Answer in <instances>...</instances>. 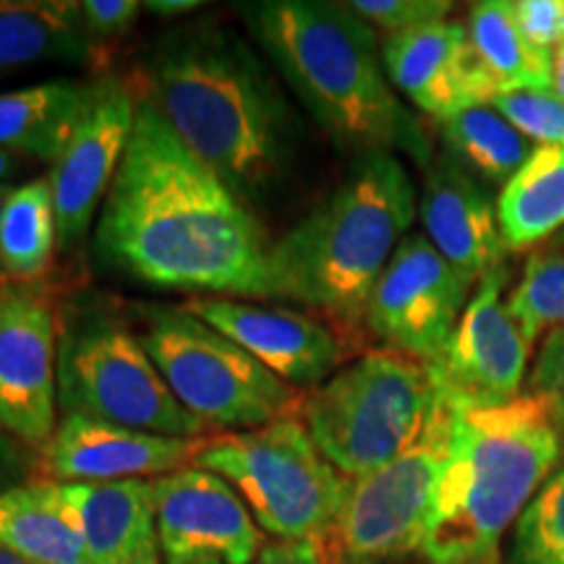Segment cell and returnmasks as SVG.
Segmentation results:
<instances>
[{
  "instance_id": "1",
  "label": "cell",
  "mask_w": 564,
  "mask_h": 564,
  "mask_svg": "<svg viewBox=\"0 0 564 564\" xmlns=\"http://www.w3.org/2000/svg\"><path fill=\"white\" fill-rule=\"evenodd\" d=\"M270 246L257 209L137 95L129 147L97 217L102 262L194 299H264Z\"/></svg>"
},
{
  "instance_id": "2",
  "label": "cell",
  "mask_w": 564,
  "mask_h": 564,
  "mask_svg": "<svg viewBox=\"0 0 564 564\" xmlns=\"http://www.w3.org/2000/svg\"><path fill=\"white\" fill-rule=\"evenodd\" d=\"M137 95L253 209L291 175L301 123L270 63L232 26L204 19L162 34Z\"/></svg>"
},
{
  "instance_id": "3",
  "label": "cell",
  "mask_w": 564,
  "mask_h": 564,
  "mask_svg": "<svg viewBox=\"0 0 564 564\" xmlns=\"http://www.w3.org/2000/svg\"><path fill=\"white\" fill-rule=\"evenodd\" d=\"M236 11L282 82L343 150L403 152L426 171L432 139L394 95L377 32L327 0H246Z\"/></svg>"
},
{
  "instance_id": "4",
  "label": "cell",
  "mask_w": 564,
  "mask_h": 564,
  "mask_svg": "<svg viewBox=\"0 0 564 564\" xmlns=\"http://www.w3.org/2000/svg\"><path fill=\"white\" fill-rule=\"evenodd\" d=\"M415 209V186L398 154H356L327 199L272 241L264 299L301 303L343 322L364 319Z\"/></svg>"
},
{
  "instance_id": "5",
  "label": "cell",
  "mask_w": 564,
  "mask_h": 564,
  "mask_svg": "<svg viewBox=\"0 0 564 564\" xmlns=\"http://www.w3.org/2000/svg\"><path fill=\"white\" fill-rule=\"evenodd\" d=\"M453 444L423 533L429 564H499V541L564 457V434L535 394L455 405Z\"/></svg>"
},
{
  "instance_id": "6",
  "label": "cell",
  "mask_w": 564,
  "mask_h": 564,
  "mask_svg": "<svg viewBox=\"0 0 564 564\" xmlns=\"http://www.w3.org/2000/svg\"><path fill=\"white\" fill-rule=\"evenodd\" d=\"M440 390L429 364L371 350L303 394L299 419L350 481L403 455L432 419Z\"/></svg>"
},
{
  "instance_id": "7",
  "label": "cell",
  "mask_w": 564,
  "mask_h": 564,
  "mask_svg": "<svg viewBox=\"0 0 564 564\" xmlns=\"http://www.w3.org/2000/svg\"><path fill=\"white\" fill-rule=\"evenodd\" d=\"M194 465L236 486L257 525L278 541L327 539L350 489L299 415L209 436Z\"/></svg>"
},
{
  "instance_id": "8",
  "label": "cell",
  "mask_w": 564,
  "mask_h": 564,
  "mask_svg": "<svg viewBox=\"0 0 564 564\" xmlns=\"http://www.w3.org/2000/svg\"><path fill=\"white\" fill-rule=\"evenodd\" d=\"M137 333L175 400L207 429H259L301 413L303 392L285 384L186 306L144 303Z\"/></svg>"
},
{
  "instance_id": "9",
  "label": "cell",
  "mask_w": 564,
  "mask_h": 564,
  "mask_svg": "<svg viewBox=\"0 0 564 564\" xmlns=\"http://www.w3.org/2000/svg\"><path fill=\"white\" fill-rule=\"evenodd\" d=\"M58 411L181 440L209 432L175 400L129 324L95 306L61 312Z\"/></svg>"
},
{
  "instance_id": "10",
  "label": "cell",
  "mask_w": 564,
  "mask_h": 564,
  "mask_svg": "<svg viewBox=\"0 0 564 564\" xmlns=\"http://www.w3.org/2000/svg\"><path fill=\"white\" fill-rule=\"evenodd\" d=\"M455 408L440 392L419 440L373 474L350 481L333 533L327 564H392L421 552L444 465L453 444Z\"/></svg>"
},
{
  "instance_id": "11",
  "label": "cell",
  "mask_w": 564,
  "mask_h": 564,
  "mask_svg": "<svg viewBox=\"0 0 564 564\" xmlns=\"http://www.w3.org/2000/svg\"><path fill=\"white\" fill-rule=\"evenodd\" d=\"M58 340L53 293L0 278V429L34 449L58 429Z\"/></svg>"
},
{
  "instance_id": "12",
  "label": "cell",
  "mask_w": 564,
  "mask_h": 564,
  "mask_svg": "<svg viewBox=\"0 0 564 564\" xmlns=\"http://www.w3.org/2000/svg\"><path fill=\"white\" fill-rule=\"evenodd\" d=\"M470 288L426 236H408L379 274L364 322L390 350L434 364L453 340Z\"/></svg>"
},
{
  "instance_id": "13",
  "label": "cell",
  "mask_w": 564,
  "mask_h": 564,
  "mask_svg": "<svg viewBox=\"0 0 564 564\" xmlns=\"http://www.w3.org/2000/svg\"><path fill=\"white\" fill-rule=\"evenodd\" d=\"M507 280L502 264L478 282L453 340L429 364L436 390L449 403L497 408L520 398L533 343L507 308Z\"/></svg>"
},
{
  "instance_id": "14",
  "label": "cell",
  "mask_w": 564,
  "mask_h": 564,
  "mask_svg": "<svg viewBox=\"0 0 564 564\" xmlns=\"http://www.w3.org/2000/svg\"><path fill=\"white\" fill-rule=\"evenodd\" d=\"M150 484L165 564H251L262 552V528L225 478L186 465Z\"/></svg>"
},
{
  "instance_id": "15",
  "label": "cell",
  "mask_w": 564,
  "mask_h": 564,
  "mask_svg": "<svg viewBox=\"0 0 564 564\" xmlns=\"http://www.w3.org/2000/svg\"><path fill=\"white\" fill-rule=\"evenodd\" d=\"M133 118H137V91L123 79L102 76L100 95L47 175L61 251L76 249L87 238L95 212L105 202L121 167Z\"/></svg>"
},
{
  "instance_id": "16",
  "label": "cell",
  "mask_w": 564,
  "mask_h": 564,
  "mask_svg": "<svg viewBox=\"0 0 564 564\" xmlns=\"http://www.w3.org/2000/svg\"><path fill=\"white\" fill-rule=\"evenodd\" d=\"M183 306L295 390H316L343 361V340L335 329L293 308L217 295H199Z\"/></svg>"
},
{
  "instance_id": "17",
  "label": "cell",
  "mask_w": 564,
  "mask_h": 564,
  "mask_svg": "<svg viewBox=\"0 0 564 564\" xmlns=\"http://www.w3.org/2000/svg\"><path fill=\"white\" fill-rule=\"evenodd\" d=\"M202 440L160 436L116 423L63 415L51 442L40 449V470L47 481H126L167 476L194 463Z\"/></svg>"
},
{
  "instance_id": "18",
  "label": "cell",
  "mask_w": 564,
  "mask_h": 564,
  "mask_svg": "<svg viewBox=\"0 0 564 564\" xmlns=\"http://www.w3.org/2000/svg\"><path fill=\"white\" fill-rule=\"evenodd\" d=\"M382 63L392 87L436 121L489 105L494 97L463 21L444 19L384 37Z\"/></svg>"
},
{
  "instance_id": "19",
  "label": "cell",
  "mask_w": 564,
  "mask_h": 564,
  "mask_svg": "<svg viewBox=\"0 0 564 564\" xmlns=\"http://www.w3.org/2000/svg\"><path fill=\"white\" fill-rule=\"evenodd\" d=\"M419 217L436 251L474 285L505 264V238L497 207L474 175L449 158L434 154L423 175Z\"/></svg>"
},
{
  "instance_id": "20",
  "label": "cell",
  "mask_w": 564,
  "mask_h": 564,
  "mask_svg": "<svg viewBox=\"0 0 564 564\" xmlns=\"http://www.w3.org/2000/svg\"><path fill=\"white\" fill-rule=\"evenodd\" d=\"M55 494L74 520L91 564H126L150 541H158L152 484L126 481L58 484Z\"/></svg>"
},
{
  "instance_id": "21",
  "label": "cell",
  "mask_w": 564,
  "mask_h": 564,
  "mask_svg": "<svg viewBox=\"0 0 564 564\" xmlns=\"http://www.w3.org/2000/svg\"><path fill=\"white\" fill-rule=\"evenodd\" d=\"M100 79H51L0 95V150L53 162L66 150L91 102L100 95Z\"/></svg>"
},
{
  "instance_id": "22",
  "label": "cell",
  "mask_w": 564,
  "mask_h": 564,
  "mask_svg": "<svg viewBox=\"0 0 564 564\" xmlns=\"http://www.w3.org/2000/svg\"><path fill=\"white\" fill-rule=\"evenodd\" d=\"M105 47L89 37L74 0H0V79L26 66H97Z\"/></svg>"
},
{
  "instance_id": "23",
  "label": "cell",
  "mask_w": 564,
  "mask_h": 564,
  "mask_svg": "<svg viewBox=\"0 0 564 564\" xmlns=\"http://www.w3.org/2000/svg\"><path fill=\"white\" fill-rule=\"evenodd\" d=\"M468 37L494 95L554 87V55L525 37L514 19V0L470 6Z\"/></svg>"
},
{
  "instance_id": "24",
  "label": "cell",
  "mask_w": 564,
  "mask_h": 564,
  "mask_svg": "<svg viewBox=\"0 0 564 564\" xmlns=\"http://www.w3.org/2000/svg\"><path fill=\"white\" fill-rule=\"evenodd\" d=\"M0 544L32 564H91L74 520L55 494V481L0 491Z\"/></svg>"
},
{
  "instance_id": "25",
  "label": "cell",
  "mask_w": 564,
  "mask_h": 564,
  "mask_svg": "<svg viewBox=\"0 0 564 564\" xmlns=\"http://www.w3.org/2000/svg\"><path fill=\"white\" fill-rule=\"evenodd\" d=\"M510 251L531 249L564 225V147H535L497 202Z\"/></svg>"
},
{
  "instance_id": "26",
  "label": "cell",
  "mask_w": 564,
  "mask_h": 564,
  "mask_svg": "<svg viewBox=\"0 0 564 564\" xmlns=\"http://www.w3.org/2000/svg\"><path fill=\"white\" fill-rule=\"evenodd\" d=\"M58 249L53 188L47 178L13 186L0 207V272L13 282H40Z\"/></svg>"
},
{
  "instance_id": "27",
  "label": "cell",
  "mask_w": 564,
  "mask_h": 564,
  "mask_svg": "<svg viewBox=\"0 0 564 564\" xmlns=\"http://www.w3.org/2000/svg\"><path fill=\"white\" fill-rule=\"evenodd\" d=\"M447 154L489 186H507L535 147L489 105L463 110L440 121Z\"/></svg>"
},
{
  "instance_id": "28",
  "label": "cell",
  "mask_w": 564,
  "mask_h": 564,
  "mask_svg": "<svg viewBox=\"0 0 564 564\" xmlns=\"http://www.w3.org/2000/svg\"><path fill=\"white\" fill-rule=\"evenodd\" d=\"M507 308L531 343L564 329V251L533 253L523 278L507 293Z\"/></svg>"
},
{
  "instance_id": "29",
  "label": "cell",
  "mask_w": 564,
  "mask_h": 564,
  "mask_svg": "<svg viewBox=\"0 0 564 564\" xmlns=\"http://www.w3.org/2000/svg\"><path fill=\"white\" fill-rule=\"evenodd\" d=\"M512 564H564V465L518 518Z\"/></svg>"
},
{
  "instance_id": "30",
  "label": "cell",
  "mask_w": 564,
  "mask_h": 564,
  "mask_svg": "<svg viewBox=\"0 0 564 564\" xmlns=\"http://www.w3.org/2000/svg\"><path fill=\"white\" fill-rule=\"evenodd\" d=\"M507 123L539 147H564V100L554 87L502 91L489 100Z\"/></svg>"
},
{
  "instance_id": "31",
  "label": "cell",
  "mask_w": 564,
  "mask_h": 564,
  "mask_svg": "<svg viewBox=\"0 0 564 564\" xmlns=\"http://www.w3.org/2000/svg\"><path fill=\"white\" fill-rule=\"evenodd\" d=\"M348 9L358 13L371 30L394 37L449 19L455 6L449 0H350Z\"/></svg>"
},
{
  "instance_id": "32",
  "label": "cell",
  "mask_w": 564,
  "mask_h": 564,
  "mask_svg": "<svg viewBox=\"0 0 564 564\" xmlns=\"http://www.w3.org/2000/svg\"><path fill=\"white\" fill-rule=\"evenodd\" d=\"M531 394L546 405L564 434V329L546 335L531 371Z\"/></svg>"
},
{
  "instance_id": "33",
  "label": "cell",
  "mask_w": 564,
  "mask_h": 564,
  "mask_svg": "<svg viewBox=\"0 0 564 564\" xmlns=\"http://www.w3.org/2000/svg\"><path fill=\"white\" fill-rule=\"evenodd\" d=\"M514 19L541 51L554 53L564 42V0H514Z\"/></svg>"
},
{
  "instance_id": "34",
  "label": "cell",
  "mask_w": 564,
  "mask_h": 564,
  "mask_svg": "<svg viewBox=\"0 0 564 564\" xmlns=\"http://www.w3.org/2000/svg\"><path fill=\"white\" fill-rule=\"evenodd\" d=\"M141 11L144 9L137 0H84L82 3L84 26L100 47H105L108 40L129 34Z\"/></svg>"
},
{
  "instance_id": "35",
  "label": "cell",
  "mask_w": 564,
  "mask_h": 564,
  "mask_svg": "<svg viewBox=\"0 0 564 564\" xmlns=\"http://www.w3.org/2000/svg\"><path fill=\"white\" fill-rule=\"evenodd\" d=\"M253 564H327L324 541L301 539V541H272L264 544Z\"/></svg>"
},
{
  "instance_id": "36",
  "label": "cell",
  "mask_w": 564,
  "mask_h": 564,
  "mask_svg": "<svg viewBox=\"0 0 564 564\" xmlns=\"http://www.w3.org/2000/svg\"><path fill=\"white\" fill-rule=\"evenodd\" d=\"M141 9L160 19H181L186 13L199 11L202 3L199 0H147V3H141Z\"/></svg>"
},
{
  "instance_id": "37",
  "label": "cell",
  "mask_w": 564,
  "mask_h": 564,
  "mask_svg": "<svg viewBox=\"0 0 564 564\" xmlns=\"http://www.w3.org/2000/svg\"><path fill=\"white\" fill-rule=\"evenodd\" d=\"M21 167H24L21 165V158L0 150V183H9L11 175H17Z\"/></svg>"
},
{
  "instance_id": "38",
  "label": "cell",
  "mask_w": 564,
  "mask_h": 564,
  "mask_svg": "<svg viewBox=\"0 0 564 564\" xmlns=\"http://www.w3.org/2000/svg\"><path fill=\"white\" fill-rule=\"evenodd\" d=\"M126 564H160V544L158 541H150L147 546H141L133 560H129Z\"/></svg>"
},
{
  "instance_id": "39",
  "label": "cell",
  "mask_w": 564,
  "mask_h": 564,
  "mask_svg": "<svg viewBox=\"0 0 564 564\" xmlns=\"http://www.w3.org/2000/svg\"><path fill=\"white\" fill-rule=\"evenodd\" d=\"M552 55H554V89L564 100V42Z\"/></svg>"
},
{
  "instance_id": "40",
  "label": "cell",
  "mask_w": 564,
  "mask_h": 564,
  "mask_svg": "<svg viewBox=\"0 0 564 564\" xmlns=\"http://www.w3.org/2000/svg\"><path fill=\"white\" fill-rule=\"evenodd\" d=\"M0 564H32V562H26L24 556H19L13 549H9L6 544H0Z\"/></svg>"
},
{
  "instance_id": "41",
  "label": "cell",
  "mask_w": 564,
  "mask_h": 564,
  "mask_svg": "<svg viewBox=\"0 0 564 564\" xmlns=\"http://www.w3.org/2000/svg\"><path fill=\"white\" fill-rule=\"evenodd\" d=\"M11 192H13V186H11V183H0V207H3L6 196H9Z\"/></svg>"
},
{
  "instance_id": "42",
  "label": "cell",
  "mask_w": 564,
  "mask_h": 564,
  "mask_svg": "<svg viewBox=\"0 0 564 564\" xmlns=\"http://www.w3.org/2000/svg\"><path fill=\"white\" fill-rule=\"evenodd\" d=\"M199 564H223V562H217V560H207V562H199Z\"/></svg>"
}]
</instances>
